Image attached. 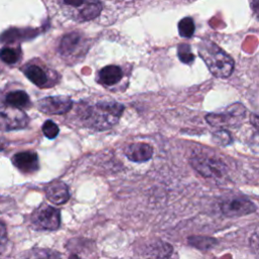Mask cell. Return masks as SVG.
Here are the masks:
<instances>
[{"instance_id":"obj_1","label":"cell","mask_w":259,"mask_h":259,"mask_svg":"<svg viewBox=\"0 0 259 259\" xmlns=\"http://www.w3.org/2000/svg\"><path fill=\"white\" fill-rule=\"evenodd\" d=\"M123 109V105L116 101L100 100L85 109L84 120L91 128L107 130L118 121Z\"/></svg>"},{"instance_id":"obj_2","label":"cell","mask_w":259,"mask_h":259,"mask_svg":"<svg viewBox=\"0 0 259 259\" xmlns=\"http://www.w3.org/2000/svg\"><path fill=\"white\" fill-rule=\"evenodd\" d=\"M198 54L214 77L228 78L232 74L234 60L213 41L202 39L198 44Z\"/></svg>"},{"instance_id":"obj_3","label":"cell","mask_w":259,"mask_h":259,"mask_svg":"<svg viewBox=\"0 0 259 259\" xmlns=\"http://www.w3.org/2000/svg\"><path fill=\"white\" fill-rule=\"evenodd\" d=\"M65 13L76 21H87L99 15L102 5L99 0H58Z\"/></svg>"},{"instance_id":"obj_4","label":"cell","mask_w":259,"mask_h":259,"mask_svg":"<svg viewBox=\"0 0 259 259\" xmlns=\"http://www.w3.org/2000/svg\"><path fill=\"white\" fill-rule=\"evenodd\" d=\"M191 166L203 177L213 180H221L227 176L226 164L215 156L205 153L192 155L190 158Z\"/></svg>"},{"instance_id":"obj_5","label":"cell","mask_w":259,"mask_h":259,"mask_svg":"<svg viewBox=\"0 0 259 259\" xmlns=\"http://www.w3.org/2000/svg\"><path fill=\"white\" fill-rule=\"evenodd\" d=\"M246 108L241 103H235L218 112L208 113L205 119L208 124L217 127L235 126L241 123L245 117Z\"/></svg>"},{"instance_id":"obj_6","label":"cell","mask_w":259,"mask_h":259,"mask_svg":"<svg viewBox=\"0 0 259 259\" xmlns=\"http://www.w3.org/2000/svg\"><path fill=\"white\" fill-rule=\"evenodd\" d=\"M33 229L39 231H54L60 227V210L49 204H41L30 215Z\"/></svg>"},{"instance_id":"obj_7","label":"cell","mask_w":259,"mask_h":259,"mask_svg":"<svg viewBox=\"0 0 259 259\" xmlns=\"http://www.w3.org/2000/svg\"><path fill=\"white\" fill-rule=\"evenodd\" d=\"M87 50V40L81 33L76 31L64 35L59 46V53L67 60L79 59L85 55Z\"/></svg>"},{"instance_id":"obj_8","label":"cell","mask_w":259,"mask_h":259,"mask_svg":"<svg viewBox=\"0 0 259 259\" xmlns=\"http://www.w3.org/2000/svg\"><path fill=\"white\" fill-rule=\"evenodd\" d=\"M27 124L28 117L21 108L0 104V131L20 130L26 127Z\"/></svg>"},{"instance_id":"obj_9","label":"cell","mask_w":259,"mask_h":259,"mask_svg":"<svg viewBox=\"0 0 259 259\" xmlns=\"http://www.w3.org/2000/svg\"><path fill=\"white\" fill-rule=\"evenodd\" d=\"M256 208L257 207L252 200L240 196L231 197L221 204V210L223 214L228 218L243 217L254 212Z\"/></svg>"},{"instance_id":"obj_10","label":"cell","mask_w":259,"mask_h":259,"mask_svg":"<svg viewBox=\"0 0 259 259\" xmlns=\"http://www.w3.org/2000/svg\"><path fill=\"white\" fill-rule=\"evenodd\" d=\"M73 102L68 96H49L37 101L38 110L46 114H63L72 108Z\"/></svg>"},{"instance_id":"obj_11","label":"cell","mask_w":259,"mask_h":259,"mask_svg":"<svg viewBox=\"0 0 259 259\" xmlns=\"http://www.w3.org/2000/svg\"><path fill=\"white\" fill-rule=\"evenodd\" d=\"M11 160L13 165L23 173H33L39 168L37 154L31 151L17 153Z\"/></svg>"},{"instance_id":"obj_12","label":"cell","mask_w":259,"mask_h":259,"mask_svg":"<svg viewBox=\"0 0 259 259\" xmlns=\"http://www.w3.org/2000/svg\"><path fill=\"white\" fill-rule=\"evenodd\" d=\"M23 73L34 85L38 87H47L53 85L52 81L56 82L49 73L48 70L36 64H27L23 69Z\"/></svg>"},{"instance_id":"obj_13","label":"cell","mask_w":259,"mask_h":259,"mask_svg":"<svg viewBox=\"0 0 259 259\" xmlns=\"http://www.w3.org/2000/svg\"><path fill=\"white\" fill-rule=\"evenodd\" d=\"M124 154L132 162L142 163L149 161L153 157V148L146 143H134L124 149Z\"/></svg>"},{"instance_id":"obj_14","label":"cell","mask_w":259,"mask_h":259,"mask_svg":"<svg viewBox=\"0 0 259 259\" xmlns=\"http://www.w3.org/2000/svg\"><path fill=\"white\" fill-rule=\"evenodd\" d=\"M45 191H46L47 198L55 204L66 203L70 198V192H69L68 186L64 182L59 180L49 183L46 186Z\"/></svg>"},{"instance_id":"obj_15","label":"cell","mask_w":259,"mask_h":259,"mask_svg":"<svg viewBox=\"0 0 259 259\" xmlns=\"http://www.w3.org/2000/svg\"><path fill=\"white\" fill-rule=\"evenodd\" d=\"M122 73V69L119 66L108 65L98 72L97 81L104 86H113L121 80Z\"/></svg>"},{"instance_id":"obj_16","label":"cell","mask_w":259,"mask_h":259,"mask_svg":"<svg viewBox=\"0 0 259 259\" xmlns=\"http://www.w3.org/2000/svg\"><path fill=\"white\" fill-rule=\"evenodd\" d=\"M5 102L8 105H11L17 108L27 107L30 103L29 96L23 90H15V91L9 92L5 97Z\"/></svg>"},{"instance_id":"obj_17","label":"cell","mask_w":259,"mask_h":259,"mask_svg":"<svg viewBox=\"0 0 259 259\" xmlns=\"http://www.w3.org/2000/svg\"><path fill=\"white\" fill-rule=\"evenodd\" d=\"M195 30V25L191 17H184L178 23V31L180 36L189 38L193 35Z\"/></svg>"},{"instance_id":"obj_18","label":"cell","mask_w":259,"mask_h":259,"mask_svg":"<svg viewBox=\"0 0 259 259\" xmlns=\"http://www.w3.org/2000/svg\"><path fill=\"white\" fill-rule=\"evenodd\" d=\"M19 58H20V54L15 49L5 47L0 50V59L6 64L13 65L18 62Z\"/></svg>"},{"instance_id":"obj_19","label":"cell","mask_w":259,"mask_h":259,"mask_svg":"<svg viewBox=\"0 0 259 259\" xmlns=\"http://www.w3.org/2000/svg\"><path fill=\"white\" fill-rule=\"evenodd\" d=\"M177 56L182 63L187 65H190L194 61V55L188 44H180L177 47Z\"/></svg>"},{"instance_id":"obj_20","label":"cell","mask_w":259,"mask_h":259,"mask_svg":"<svg viewBox=\"0 0 259 259\" xmlns=\"http://www.w3.org/2000/svg\"><path fill=\"white\" fill-rule=\"evenodd\" d=\"M189 243L198 249L206 250L211 248L215 244V241L208 237H191L189 238Z\"/></svg>"},{"instance_id":"obj_21","label":"cell","mask_w":259,"mask_h":259,"mask_svg":"<svg viewBox=\"0 0 259 259\" xmlns=\"http://www.w3.org/2000/svg\"><path fill=\"white\" fill-rule=\"evenodd\" d=\"M212 141L221 146H227L232 143V137L227 130H219L212 135Z\"/></svg>"},{"instance_id":"obj_22","label":"cell","mask_w":259,"mask_h":259,"mask_svg":"<svg viewBox=\"0 0 259 259\" xmlns=\"http://www.w3.org/2000/svg\"><path fill=\"white\" fill-rule=\"evenodd\" d=\"M42 133L48 139H55L59 135V126L53 120H46L42 124Z\"/></svg>"},{"instance_id":"obj_23","label":"cell","mask_w":259,"mask_h":259,"mask_svg":"<svg viewBox=\"0 0 259 259\" xmlns=\"http://www.w3.org/2000/svg\"><path fill=\"white\" fill-rule=\"evenodd\" d=\"M7 244V231L3 222L0 221V255H2L5 251Z\"/></svg>"}]
</instances>
